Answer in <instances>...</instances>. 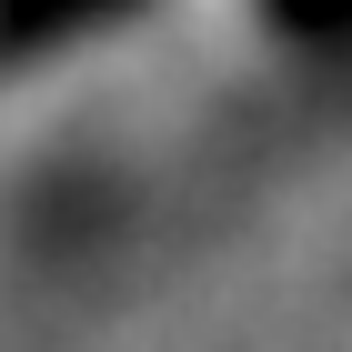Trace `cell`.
Wrapping results in <instances>:
<instances>
[{
	"label": "cell",
	"instance_id": "obj_1",
	"mask_svg": "<svg viewBox=\"0 0 352 352\" xmlns=\"http://www.w3.org/2000/svg\"><path fill=\"white\" fill-rule=\"evenodd\" d=\"M101 10H121V0H0V41H51V30L101 21Z\"/></svg>",
	"mask_w": 352,
	"mask_h": 352
}]
</instances>
